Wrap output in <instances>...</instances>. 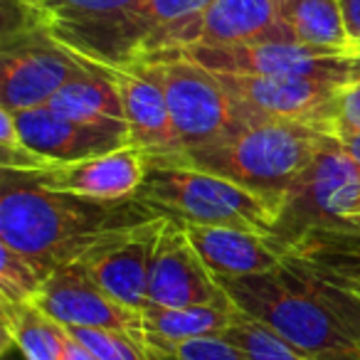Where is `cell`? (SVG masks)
I'll use <instances>...</instances> for the list:
<instances>
[{
  "label": "cell",
  "mask_w": 360,
  "mask_h": 360,
  "mask_svg": "<svg viewBox=\"0 0 360 360\" xmlns=\"http://www.w3.org/2000/svg\"><path fill=\"white\" fill-rule=\"evenodd\" d=\"M232 304L309 360H360V299L291 255L264 274L217 279Z\"/></svg>",
  "instance_id": "obj_2"
},
{
  "label": "cell",
  "mask_w": 360,
  "mask_h": 360,
  "mask_svg": "<svg viewBox=\"0 0 360 360\" xmlns=\"http://www.w3.org/2000/svg\"><path fill=\"white\" fill-rule=\"evenodd\" d=\"M186 232L200 259L217 279L264 274L276 269L289 255V242L266 232L210 225H186Z\"/></svg>",
  "instance_id": "obj_17"
},
{
  "label": "cell",
  "mask_w": 360,
  "mask_h": 360,
  "mask_svg": "<svg viewBox=\"0 0 360 360\" xmlns=\"http://www.w3.org/2000/svg\"><path fill=\"white\" fill-rule=\"evenodd\" d=\"M222 338L235 348H240L247 355V360H309L294 345L286 343L281 335H276L269 326L250 319L242 311Z\"/></svg>",
  "instance_id": "obj_24"
},
{
  "label": "cell",
  "mask_w": 360,
  "mask_h": 360,
  "mask_svg": "<svg viewBox=\"0 0 360 360\" xmlns=\"http://www.w3.org/2000/svg\"><path fill=\"white\" fill-rule=\"evenodd\" d=\"M168 350H173L180 360H247V355L227 343L225 338L188 340V343L173 345Z\"/></svg>",
  "instance_id": "obj_27"
},
{
  "label": "cell",
  "mask_w": 360,
  "mask_h": 360,
  "mask_svg": "<svg viewBox=\"0 0 360 360\" xmlns=\"http://www.w3.org/2000/svg\"><path fill=\"white\" fill-rule=\"evenodd\" d=\"M163 86L175 139L183 150L207 148L257 124L230 96L215 72L178 55L139 57Z\"/></svg>",
  "instance_id": "obj_5"
},
{
  "label": "cell",
  "mask_w": 360,
  "mask_h": 360,
  "mask_svg": "<svg viewBox=\"0 0 360 360\" xmlns=\"http://www.w3.org/2000/svg\"><path fill=\"white\" fill-rule=\"evenodd\" d=\"M281 20L296 45L321 55L353 57L338 0H281Z\"/></svg>",
  "instance_id": "obj_22"
},
{
  "label": "cell",
  "mask_w": 360,
  "mask_h": 360,
  "mask_svg": "<svg viewBox=\"0 0 360 360\" xmlns=\"http://www.w3.org/2000/svg\"><path fill=\"white\" fill-rule=\"evenodd\" d=\"M252 42H294L289 27L281 20V0H212L195 18L146 40L139 57L191 45L212 47Z\"/></svg>",
  "instance_id": "obj_8"
},
{
  "label": "cell",
  "mask_w": 360,
  "mask_h": 360,
  "mask_svg": "<svg viewBox=\"0 0 360 360\" xmlns=\"http://www.w3.org/2000/svg\"><path fill=\"white\" fill-rule=\"evenodd\" d=\"M158 217L163 215L139 195L96 200L50 191L30 173L3 168L0 242L52 271L82 262L91 252Z\"/></svg>",
  "instance_id": "obj_1"
},
{
  "label": "cell",
  "mask_w": 360,
  "mask_h": 360,
  "mask_svg": "<svg viewBox=\"0 0 360 360\" xmlns=\"http://www.w3.org/2000/svg\"><path fill=\"white\" fill-rule=\"evenodd\" d=\"M240 316L237 306H170L148 304L141 311V338L158 348L188 343L200 338H222Z\"/></svg>",
  "instance_id": "obj_19"
},
{
  "label": "cell",
  "mask_w": 360,
  "mask_h": 360,
  "mask_svg": "<svg viewBox=\"0 0 360 360\" xmlns=\"http://www.w3.org/2000/svg\"><path fill=\"white\" fill-rule=\"evenodd\" d=\"M289 255L330 281L338 289L360 299V225L353 220L343 225L311 227L289 245Z\"/></svg>",
  "instance_id": "obj_18"
},
{
  "label": "cell",
  "mask_w": 360,
  "mask_h": 360,
  "mask_svg": "<svg viewBox=\"0 0 360 360\" xmlns=\"http://www.w3.org/2000/svg\"><path fill=\"white\" fill-rule=\"evenodd\" d=\"M355 57H360V50H358V52H355Z\"/></svg>",
  "instance_id": "obj_37"
},
{
  "label": "cell",
  "mask_w": 360,
  "mask_h": 360,
  "mask_svg": "<svg viewBox=\"0 0 360 360\" xmlns=\"http://www.w3.org/2000/svg\"><path fill=\"white\" fill-rule=\"evenodd\" d=\"M340 13H343L345 30H348L350 45H353V57L360 50V0H338Z\"/></svg>",
  "instance_id": "obj_29"
},
{
  "label": "cell",
  "mask_w": 360,
  "mask_h": 360,
  "mask_svg": "<svg viewBox=\"0 0 360 360\" xmlns=\"http://www.w3.org/2000/svg\"><path fill=\"white\" fill-rule=\"evenodd\" d=\"M146 170H148V155L136 146H124L94 158L75 160L30 175L50 191L75 193L96 200H124L139 195Z\"/></svg>",
  "instance_id": "obj_16"
},
{
  "label": "cell",
  "mask_w": 360,
  "mask_h": 360,
  "mask_svg": "<svg viewBox=\"0 0 360 360\" xmlns=\"http://www.w3.org/2000/svg\"><path fill=\"white\" fill-rule=\"evenodd\" d=\"M67 333H70V330H67ZM67 360H99V358L91 355L86 348H82V345L70 335V343H67Z\"/></svg>",
  "instance_id": "obj_31"
},
{
  "label": "cell",
  "mask_w": 360,
  "mask_h": 360,
  "mask_svg": "<svg viewBox=\"0 0 360 360\" xmlns=\"http://www.w3.org/2000/svg\"><path fill=\"white\" fill-rule=\"evenodd\" d=\"M350 82H360V57H355V67H353V79Z\"/></svg>",
  "instance_id": "obj_34"
},
{
  "label": "cell",
  "mask_w": 360,
  "mask_h": 360,
  "mask_svg": "<svg viewBox=\"0 0 360 360\" xmlns=\"http://www.w3.org/2000/svg\"><path fill=\"white\" fill-rule=\"evenodd\" d=\"M165 220L168 217L146 222L82 259L84 269L106 294L134 311L148 306L150 262Z\"/></svg>",
  "instance_id": "obj_14"
},
{
  "label": "cell",
  "mask_w": 360,
  "mask_h": 360,
  "mask_svg": "<svg viewBox=\"0 0 360 360\" xmlns=\"http://www.w3.org/2000/svg\"><path fill=\"white\" fill-rule=\"evenodd\" d=\"M330 141L333 134L321 126L296 121H259L222 143L183 150L173 158L225 175L281 205L296 175L311 165V160Z\"/></svg>",
  "instance_id": "obj_4"
},
{
  "label": "cell",
  "mask_w": 360,
  "mask_h": 360,
  "mask_svg": "<svg viewBox=\"0 0 360 360\" xmlns=\"http://www.w3.org/2000/svg\"><path fill=\"white\" fill-rule=\"evenodd\" d=\"M136 0H37L45 27L77 57H84L99 35Z\"/></svg>",
  "instance_id": "obj_20"
},
{
  "label": "cell",
  "mask_w": 360,
  "mask_h": 360,
  "mask_svg": "<svg viewBox=\"0 0 360 360\" xmlns=\"http://www.w3.org/2000/svg\"><path fill=\"white\" fill-rule=\"evenodd\" d=\"M230 96L252 116V121H296L321 126L333 134L335 111L343 82L316 77H245L217 75Z\"/></svg>",
  "instance_id": "obj_10"
},
{
  "label": "cell",
  "mask_w": 360,
  "mask_h": 360,
  "mask_svg": "<svg viewBox=\"0 0 360 360\" xmlns=\"http://www.w3.org/2000/svg\"><path fill=\"white\" fill-rule=\"evenodd\" d=\"M148 304L188 309V306H235L217 276L205 266L186 225L168 217L160 230L150 262Z\"/></svg>",
  "instance_id": "obj_11"
},
{
  "label": "cell",
  "mask_w": 360,
  "mask_h": 360,
  "mask_svg": "<svg viewBox=\"0 0 360 360\" xmlns=\"http://www.w3.org/2000/svg\"><path fill=\"white\" fill-rule=\"evenodd\" d=\"M106 67H109V75L119 89L121 101H124L126 124H129L131 134L129 146L141 148L148 158L180 153L163 86L155 82L148 67L139 60Z\"/></svg>",
  "instance_id": "obj_15"
},
{
  "label": "cell",
  "mask_w": 360,
  "mask_h": 360,
  "mask_svg": "<svg viewBox=\"0 0 360 360\" xmlns=\"http://www.w3.org/2000/svg\"><path fill=\"white\" fill-rule=\"evenodd\" d=\"M0 165L18 173H45L57 168V163L22 143L15 126V114L3 106H0Z\"/></svg>",
  "instance_id": "obj_26"
},
{
  "label": "cell",
  "mask_w": 360,
  "mask_h": 360,
  "mask_svg": "<svg viewBox=\"0 0 360 360\" xmlns=\"http://www.w3.org/2000/svg\"><path fill=\"white\" fill-rule=\"evenodd\" d=\"M52 269L0 242V301L35 304Z\"/></svg>",
  "instance_id": "obj_23"
},
{
  "label": "cell",
  "mask_w": 360,
  "mask_h": 360,
  "mask_svg": "<svg viewBox=\"0 0 360 360\" xmlns=\"http://www.w3.org/2000/svg\"><path fill=\"white\" fill-rule=\"evenodd\" d=\"M15 126L22 143L35 153L65 165L86 160L94 155L129 146V124L126 121H84L67 119L50 106H35L15 114Z\"/></svg>",
  "instance_id": "obj_13"
},
{
  "label": "cell",
  "mask_w": 360,
  "mask_h": 360,
  "mask_svg": "<svg viewBox=\"0 0 360 360\" xmlns=\"http://www.w3.org/2000/svg\"><path fill=\"white\" fill-rule=\"evenodd\" d=\"M139 198L163 217L186 225L235 227L266 235H274L281 212V205L271 198L173 155L148 158Z\"/></svg>",
  "instance_id": "obj_3"
},
{
  "label": "cell",
  "mask_w": 360,
  "mask_h": 360,
  "mask_svg": "<svg viewBox=\"0 0 360 360\" xmlns=\"http://www.w3.org/2000/svg\"><path fill=\"white\" fill-rule=\"evenodd\" d=\"M350 217H360V200H358V202H355V207H353V210H350L348 220H350Z\"/></svg>",
  "instance_id": "obj_35"
},
{
  "label": "cell",
  "mask_w": 360,
  "mask_h": 360,
  "mask_svg": "<svg viewBox=\"0 0 360 360\" xmlns=\"http://www.w3.org/2000/svg\"><path fill=\"white\" fill-rule=\"evenodd\" d=\"M158 55H178L215 75L245 77H316L350 84L355 57L321 55L296 42H252V45H191Z\"/></svg>",
  "instance_id": "obj_9"
},
{
  "label": "cell",
  "mask_w": 360,
  "mask_h": 360,
  "mask_svg": "<svg viewBox=\"0 0 360 360\" xmlns=\"http://www.w3.org/2000/svg\"><path fill=\"white\" fill-rule=\"evenodd\" d=\"M70 335L99 360H146V343L119 328H67Z\"/></svg>",
  "instance_id": "obj_25"
},
{
  "label": "cell",
  "mask_w": 360,
  "mask_h": 360,
  "mask_svg": "<svg viewBox=\"0 0 360 360\" xmlns=\"http://www.w3.org/2000/svg\"><path fill=\"white\" fill-rule=\"evenodd\" d=\"M146 360H180V358L173 353V350H165V348H158V345L146 343Z\"/></svg>",
  "instance_id": "obj_33"
},
{
  "label": "cell",
  "mask_w": 360,
  "mask_h": 360,
  "mask_svg": "<svg viewBox=\"0 0 360 360\" xmlns=\"http://www.w3.org/2000/svg\"><path fill=\"white\" fill-rule=\"evenodd\" d=\"M350 220H353V222H358V225H360V217H350Z\"/></svg>",
  "instance_id": "obj_36"
},
{
  "label": "cell",
  "mask_w": 360,
  "mask_h": 360,
  "mask_svg": "<svg viewBox=\"0 0 360 360\" xmlns=\"http://www.w3.org/2000/svg\"><path fill=\"white\" fill-rule=\"evenodd\" d=\"M35 306L65 328H119L141 338V311L129 309L106 294L82 262L52 271Z\"/></svg>",
  "instance_id": "obj_12"
},
{
  "label": "cell",
  "mask_w": 360,
  "mask_h": 360,
  "mask_svg": "<svg viewBox=\"0 0 360 360\" xmlns=\"http://www.w3.org/2000/svg\"><path fill=\"white\" fill-rule=\"evenodd\" d=\"M0 360H27L13 340H0Z\"/></svg>",
  "instance_id": "obj_32"
},
{
  "label": "cell",
  "mask_w": 360,
  "mask_h": 360,
  "mask_svg": "<svg viewBox=\"0 0 360 360\" xmlns=\"http://www.w3.org/2000/svg\"><path fill=\"white\" fill-rule=\"evenodd\" d=\"M50 109L67 119L99 124V121H126L124 101L109 75V67L86 60V67L72 77L55 96Z\"/></svg>",
  "instance_id": "obj_21"
},
{
  "label": "cell",
  "mask_w": 360,
  "mask_h": 360,
  "mask_svg": "<svg viewBox=\"0 0 360 360\" xmlns=\"http://www.w3.org/2000/svg\"><path fill=\"white\" fill-rule=\"evenodd\" d=\"M335 129H360V82H350L340 89L333 131Z\"/></svg>",
  "instance_id": "obj_28"
},
{
  "label": "cell",
  "mask_w": 360,
  "mask_h": 360,
  "mask_svg": "<svg viewBox=\"0 0 360 360\" xmlns=\"http://www.w3.org/2000/svg\"><path fill=\"white\" fill-rule=\"evenodd\" d=\"M358 200L360 165L340 150L333 136L286 191L274 235L291 245L311 227L343 225Z\"/></svg>",
  "instance_id": "obj_7"
},
{
  "label": "cell",
  "mask_w": 360,
  "mask_h": 360,
  "mask_svg": "<svg viewBox=\"0 0 360 360\" xmlns=\"http://www.w3.org/2000/svg\"><path fill=\"white\" fill-rule=\"evenodd\" d=\"M86 67L45 25L0 35V106L13 114L47 106Z\"/></svg>",
  "instance_id": "obj_6"
},
{
  "label": "cell",
  "mask_w": 360,
  "mask_h": 360,
  "mask_svg": "<svg viewBox=\"0 0 360 360\" xmlns=\"http://www.w3.org/2000/svg\"><path fill=\"white\" fill-rule=\"evenodd\" d=\"M333 136L340 150L360 165V129H335Z\"/></svg>",
  "instance_id": "obj_30"
}]
</instances>
